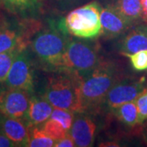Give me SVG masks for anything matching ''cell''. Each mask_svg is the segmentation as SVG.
<instances>
[{
    "mask_svg": "<svg viewBox=\"0 0 147 147\" xmlns=\"http://www.w3.org/2000/svg\"><path fill=\"white\" fill-rule=\"evenodd\" d=\"M81 83L82 79L74 74L54 72L48 77L42 96L54 108L83 114L85 110L80 93Z\"/></svg>",
    "mask_w": 147,
    "mask_h": 147,
    "instance_id": "cell-1",
    "label": "cell"
},
{
    "mask_svg": "<svg viewBox=\"0 0 147 147\" xmlns=\"http://www.w3.org/2000/svg\"><path fill=\"white\" fill-rule=\"evenodd\" d=\"M119 80L115 64L110 61H100L96 68L81 83L80 93L85 112L103 104L110 88Z\"/></svg>",
    "mask_w": 147,
    "mask_h": 147,
    "instance_id": "cell-2",
    "label": "cell"
},
{
    "mask_svg": "<svg viewBox=\"0 0 147 147\" xmlns=\"http://www.w3.org/2000/svg\"><path fill=\"white\" fill-rule=\"evenodd\" d=\"M69 40L65 33L55 28L38 32L31 42L32 52L45 68L53 72L61 71Z\"/></svg>",
    "mask_w": 147,
    "mask_h": 147,
    "instance_id": "cell-3",
    "label": "cell"
},
{
    "mask_svg": "<svg viewBox=\"0 0 147 147\" xmlns=\"http://www.w3.org/2000/svg\"><path fill=\"white\" fill-rule=\"evenodd\" d=\"M101 7L92 2L71 11L63 21V31L79 38H94L101 31Z\"/></svg>",
    "mask_w": 147,
    "mask_h": 147,
    "instance_id": "cell-4",
    "label": "cell"
},
{
    "mask_svg": "<svg viewBox=\"0 0 147 147\" xmlns=\"http://www.w3.org/2000/svg\"><path fill=\"white\" fill-rule=\"evenodd\" d=\"M100 61L93 46L80 40H69L61 71L74 74L83 80L96 68Z\"/></svg>",
    "mask_w": 147,
    "mask_h": 147,
    "instance_id": "cell-5",
    "label": "cell"
},
{
    "mask_svg": "<svg viewBox=\"0 0 147 147\" xmlns=\"http://www.w3.org/2000/svg\"><path fill=\"white\" fill-rule=\"evenodd\" d=\"M7 88H18L31 94L34 90V65L26 48L23 49L15 58L7 76Z\"/></svg>",
    "mask_w": 147,
    "mask_h": 147,
    "instance_id": "cell-6",
    "label": "cell"
},
{
    "mask_svg": "<svg viewBox=\"0 0 147 147\" xmlns=\"http://www.w3.org/2000/svg\"><path fill=\"white\" fill-rule=\"evenodd\" d=\"M146 87V79L142 77L136 80H119L109 91L103 104L113 110L121 105L136 100Z\"/></svg>",
    "mask_w": 147,
    "mask_h": 147,
    "instance_id": "cell-7",
    "label": "cell"
},
{
    "mask_svg": "<svg viewBox=\"0 0 147 147\" xmlns=\"http://www.w3.org/2000/svg\"><path fill=\"white\" fill-rule=\"evenodd\" d=\"M30 96L26 91L7 88L0 90V114L25 121Z\"/></svg>",
    "mask_w": 147,
    "mask_h": 147,
    "instance_id": "cell-8",
    "label": "cell"
},
{
    "mask_svg": "<svg viewBox=\"0 0 147 147\" xmlns=\"http://www.w3.org/2000/svg\"><path fill=\"white\" fill-rule=\"evenodd\" d=\"M100 34L109 38H116L123 34L132 26L113 5H108L100 11Z\"/></svg>",
    "mask_w": 147,
    "mask_h": 147,
    "instance_id": "cell-9",
    "label": "cell"
},
{
    "mask_svg": "<svg viewBox=\"0 0 147 147\" xmlns=\"http://www.w3.org/2000/svg\"><path fill=\"white\" fill-rule=\"evenodd\" d=\"M0 132L16 146H28L29 127L24 120L0 114Z\"/></svg>",
    "mask_w": 147,
    "mask_h": 147,
    "instance_id": "cell-10",
    "label": "cell"
},
{
    "mask_svg": "<svg viewBox=\"0 0 147 147\" xmlns=\"http://www.w3.org/2000/svg\"><path fill=\"white\" fill-rule=\"evenodd\" d=\"M79 115L74 120L69 133L73 137L75 146H92L95 140L96 124L88 116Z\"/></svg>",
    "mask_w": 147,
    "mask_h": 147,
    "instance_id": "cell-11",
    "label": "cell"
},
{
    "mask_svg": "<svg viewBox=\"0 0 147 147\" xmlns=\"http://www.w3.org/2000/svg\"><path fill=\"white\" fill-rule=\"evenodd\" d=\"M53 109L54 107L42 96H32L30 98L25 122L28 127L42 125L50 119Z\"/></svg>",
    "mask_w": 147,
    "mask_h": 147,
    "instance_id": "cell-12",
    "label": "cell"
},
{
    "mask_svg": "<svg viewBox=\"0 0 147 147\" xmlns=\"http://www.w3.org/2000/svg\"><path fill=\"white\" fill-rule=\"evenodd\" d=\"M26 35L22 26L11 25L0 26V53L16 48H26Z\"/></svg>",
    "mask_w": 147,
    "mask_h": 147,
    "instance_id": "cell-13",
    "label": "cell"
},
{
    "mask_svg": "<svg viewBox=\"0 0 147 147\" xmlns=\"http://www.w3.org/2000/svg\"><path fill=\"white\" fill-rule=\"evenodd\" d=\"M119 49L123 54L147 50V25L132 27L121 41Z\"/></svg>",
    "mask_w": 147,
    "mask_h": 147,
    "instance_id": "cell-14",
    "label": "cell"
},
{
    "mask_svg": "<svg viewBox=\"0 0 147 147\" xmlns=\"http://www.w3.org/2000/svg\"><path fill=\"white\" fill-rule=\"evenodd\" d=\"M113 5L132 26L142 18L141 0H116Z\"/></svg>",
    "mask_w": 147,
    "mask_h": 147,
    "instance_id": "cell-15",
    "label": "cell"
},
{
    "mask_svg": "<svg viewBox=\"0 0 147 147\" xmlns=\"http://www.w3.org/2000/svg\"><path fill=\"white\" fill-rule=\"evenodd\" d=\"M114 114L123 124L128 127H134L138 124V110L136 100L124 103L113 110Z\"/></svg>",
    "mask_w": 147,
    "mask_h": 147,
    "instance_id": "cell-16",
    "label": "cell"
},
{
    "mask_svg": "<svg viewBox=\"0 0 147 147\" xmlns=\"http://www.w3.org/2000/svg\"><path fill=\"white\" fill-rule=\"evenodd\" d=\"M56 141L50 137L42 128L38 126L29 127V142L30 147H52L55 146Z\"/></svg>",
    "mask_w": 147,
    "mask_h": 147,
    "instance_id": "cell-17",
    "label": "cell"
},
{
    "mask_svg": "<svg viewBox=\"0 0 147 147\" xmlns=\"http://www.w3.org/2000/svg\"><path fill=\"white\" fill-rule=\"evenodd\" d=\"M11 11L26 14L35 11L38 7L37 0H0Z\"/></svg>",
    "mask_w": 147,
    "mask_h": 147,
    "instance_id": "cell-18",
    "label": "cell"
},
{
    "mask_svg": "<svg viewBox=\"0 0 147 147\" xmlns=\"http://www.w3.org/2000/svg\"><path fill=\"white\" fill-rule=\"evenodd\" d=\"M23 49H13L7 52L0 53V83H4L11 66L18 53Z\"/></svg>",
    "mask_w": 147,
    "mask_h": 147,
    "instance_id": "cell-19",
    "label": "cell"
},
{
    "mask_svg": "<svg viewBox=\"0 0 147 147\" xmlns=\"http://www.w3.org/2000/svg\"><path fill=\"white\" fill-rule=\"evenodd\" d=\"M42 129L56 142L61 139L69 132L60 123L51 118L43 123Z\"/></svg>",
    "mask_w": 147,
    "mask_h": 147,
    "instance_id": "cell-20",
    "label": "cell"
},
{
    "mask_svg": "<svg viewBox=\"0 0 147 147\" xmlns=\"http://www.w3.org/2000/svg\"><path fill=\"white\" fill-rule=\"evenodd\" d=\"M50 118L57 121L67 131H69L74 120V113L64 109L54 108Z\"/></svg>",
    "mask_w": 147,
    "mask_h": 147,
    "instance_id": "cell-21",
    "label": "cell"
},
{
    "mask_svg": "<svg viewBox=\"0 0 147 147\" xmlns=\"http://www.w3.org/2000/svg\"><path fill=\"white\" fill-rule=\"evenodd\" d=\"M129 58L132 67L137 71L147 69V50H142L134 53L124 54Z\"/></svg>",
    "mask_w": 147,
    "mask_h": 147,
    "instance_id": "cell-22",
    "label": "cell"
},
{
    "mask_svg": "<svg viewBox=\"0 0 147 147\" xmlns=\"http://www.w3.org/2000/svg\"><path fill=\"white\" fill-rule=\"evenodd\" d=\"M136 104L138 110V124H142L147 119V86L136 98Z\"/></svg>",
    "mask_w": 147,
    "mask_h": 147,
    "instance_id": "cell-23",
    "label": "cell"
},
{
    "mask_svg": "<svg viewBox=\"0 0 147 147\" xmlns=\"http://www.w3.org/2000/svg\"><path fill=\"white\" fill-rule=\"evenodd\" d=\"M55 147H74L75 146V143L74 141L73 137H71L69 131L62 137L61 139L58 140L55 142Z\"/></svg>",
    "mask_w": 147,
    "mask_h": 147,
    "instance_id": "cell-24",
    "label": "cell"
},
{
    "mask_svg": "<svg viewBox=\"0 0 147 147\" xmlns=\"http://www.w3.org/2000/svg\"><path fill=\"white\" fill-rule=\"evenodd\" d=\"M15 144L9 140L5 135L0 132V147H14Z\"/></svg>",
    "mask_w": 147,
    "mask_h": 147,
    "instance_id": "cell-25",
    "label": "cell"
},
{
    "mask_svg": "<svg viewBox=\"0 0 147 147\" xmlns=\"http://www.w3.org/2000/svg\"><path fill=\"white\" fill-rule=\"evenodd\" d=\"M142 9V19L147 23V0H141Z\"/></svg>",
    "mask_w": 147,
    "mask_h": 147,
    "instance_id": "cell-26",
    "label": "cell"
},
{
    "mask_svg": "<svg viewBox=\"0 0 147 147\" xmlns=\"http://www.w3.org/2000/svg\"><path fill=\"white\" fill-rule=\"evenodd\" d=\"M0 90H1V89H0Z\"/></svg>",
    "mask_w": 147,
    "mask_h": 147,
    "instance_id": "cell-27",
    "label": "cell"
}]
</instances>
